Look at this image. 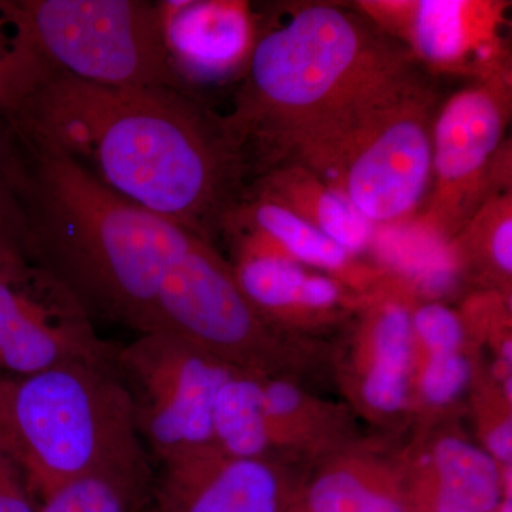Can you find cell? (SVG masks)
Listing matches in <instances>:
<instances>
[{"mask_svg":"<svg viewBox=\"0 0 512 512\" xmlns=\"http://www.w3.org/2000/svg\"><path fill=\"white\" fill-rule=\"evenodd\" d=\"M286 512H416L407 488L382 467L353 461L330 466L302 493L291 498Z\"/></svg>","mask_w":512,"mask_h":512,"instance_id":"cell-18","label":"cell"},{"mask_svg":"<svg viewBox=\"0 0 512 512\" xmlns=\"http://www.w3.org/2000/svg\"><path fill=\"white\" fill-rule=\"evenodd\" d=\"M153 490L110 474L64 481L37 500V512H141Z\"/></svg>","mask_w":512,"mask_h":512,"instance_id":"cell-21","label":"cell"},{"mask_svg":"<svg viewBox=\"0 0 512 512\" xmlns=\"http://www.w3.org/2000/svg\"><path fill=\"white\" fill-rule=\"evenodd\" d=\"M458 271L471 272L510 292L512 276V190L500 192L450 241Z\"/></svg>","mask_w":512,"mask_h":512,"instance_id":"cell-20","label":"cell"},{"mask_svg":"<svg viewBox=\"0 0 512 512\" xmlns=\"http://www.w3.org/2000/svg\"><path fill=\"white\" fill-rule=\"evenodd\" d=\"M116 350L59 279L22 254L0 256V370L6 376L103 362Z\"/></svg>","mask_w":512,"mask_h":512,"instance_id":"cell-9","label":"cell"},{"mask_svg":"<svg viewBox=\"0 0 512 512\" xmlns=\"http://www.w3.org/2000/svg\"><path fill=\"white\" fill-rule=\"evenodd\" d=\"M237 259L231 265L239 291L256 315L266 319H302L329 315L349 302L342 282L312 271L282 255L234 244Z\"/></svg>","mask_w":512,"mask_h":512,"instance_id":"cell-15","label":"cell"},{"mask_svg":"<svg viewBox=\"0 0 512 512\" xmlns=\"http://www.w3.org/2000/svg\"><path fill=\"white\" fill-rule=\"evenodd\" d=\"M414 296L403 286L370 295L362 326L360 397L373 412L390 416L404 409L413 362Z\"/></svg>","mask_w":512,"mask_h":512,"instance_id":"cell-14","label":"cell"},{"mask_svg":"<svg viewBox=\"0 0 512 512\" xmlns=\"http://www.w3.org/2000/svg\"><path fill=\"white\" fill-rule=\"evenodd\" d=\"M53 73L0 0V123Z\"/></svg>","mask_w":512,"mask_h":512,"instance_id":"cell-22","label":"cell"},{"mask_svg":"<svg viewBox=\"0 0 512 512\" xmlns=\"http://www.w3.org/2000/svg\"><path fill=\"white\" fill-rule=\"evenodd\" d=\"M222 234L232 244L285 256L305 268L333 276L355 291H370L382 282V269L376 271L360 264L359 256L350 254L291 211L248 190L222 221Z\"/></svg>","mask_w":512,"mask_h":512,"instance_id":"cell-13","label":"cell"},{"mask_svg":"<svg viewBox=\"0 0 512 512\" xmlns=\"http://www.w3.org/2000/svg\"><path fill=\"white\" fill-rule=\"evenodd\" d=\"M5 121L211 244L248 187L221 116L185 90L117 89L53 73Z\"/></svg>","mask_w":512,"mask_h":512,"instance_id":"cell-2","label":"cell"},{"mask_svg":"<svg viewBox=\"0 0 512 512\" xmlns=\"http://www.w3.org/2000/svg\"><path fill=\"white\" fill-rule=\"evenodd\" d=\"M248 191L276 202L355 256L375 245L377 228L308 167L285 163L252 181Z\"/></svg>","mask_w":512,"mask_h":512,"instance_id":"cell-17","label":"cell"},{"mask_svg":"<svg viewBox=\"0 0 512 512\" xmlns=\"http://www.w3.org/2000/svg\"><path fill=\"white\" fill-rule=\"evenodd\" d=\"M0 446L25 474L36 500L93 473L154 487L114 357L0 377Z\"/></svg>","mask_w":512,"mask_h":512,"instance_id":"cell-4","label":"cell"},{"mask_svg":"<svg viewBox=\"0 0 512 512\" xmlns=\"http://www.w3.org/2000/svg\"><path fill=\"white\" fill-rule=\"evenodd\" d=\"M353 8L436 74L473 82L511 73L503 30L507 3L494 0H360Z\"/></svg>","mask_w":512,"mask_h":512,"instance_id":"cell-10","label":"cell"},{"mask_svg":"<svg viewBox=\"0 0 512 512\" xmlns=\"http://www.w3.org/2000/svg\"><path fill=\"white\" fill-rule=\"evenodd\" d=\"M416 512H495L505 491L503 468L461 437L437 441L429 476L407 488Z\"/></svg>","mask_w":512,"mask_h":512,"instance_id":"cell-16","label":"cell"},{"mask_svg":"<svg viewBox=\"0 0 512 512\" xmlns=\"http://www.w3.org/2000/svg\"><path fill=\"white\" fill-rule=\"evenodd\" d=\"M26 225L18 198L0 165V256L22 254Z\"/></svg>","mask_w":512,"mask_h":512,"instance_id":"cell-25","label":"cell"},{"mask_svg":"<svg viewBox=\"0 0 512 512\" xmlns=\"http://www.w3.org/2000/svg\"><path fill=\"white\" fill-rule=\"evenodd\" d=\"M471 375L473 369L463 350L427 355L419 376L421 396L430 406H447L467 389Z\"/></svg>","mask_w":512,"mask_h":512,"instance_id":"cell-24","label":"cell"},{"mask_svg":"<svg viewBox=\"0 0 512 512\" xmlns=\"http://www.w3.org/2000/svg\"><path fill=\"white\" fill-rule=\"evenodd\" d=\"M437 109L424 80L370 111L305 167L377 229L409 224L429 197Z\"/></svg>","mask_w":512,"mask_h":512,"instance_id":"cell-6","label":"cell"},{"mask_svg":"<svg viewBox=\"0 0 512 512\" xmlns=\"http://www.w3.org/2000/svg\"><path fill=\"white\" fill-rule=\"evenodd\" d=\"M160 8L171 69L187 89L244 76L259 32L248 3L170 0Z\"/></svg>","mask_w":512,"mask_h":512,"instance_id":"cell-12","label":"cell"},{"mask_svg":"<svg viewBox=\"0 0 512 512\" xmlns=\"http://www.w3.org/2000/svg\"><path fill=\"white\" fill-rule=\"evenodd\" d=\"M485 451L497 461L498 466H511L512 426L511 417H505L500 423L488 429L485 434Z\"/></svg>","mask_w":512,"mask_h":512,"instance_id":"cell-27","label":"cell"},{"mask_svg":"<svg viewBox=\"0 0 512 512\" xmlns=\"http://www.w3.org/2000/svg\"><path fill=\"white\" fill-rule=\"evenodd\" d=\"M114 367L130 399L138 436L163 464L215 451L212 412L238 367L190 340L148 333L117 348Z\"/></svg>","mask_w":512,"mask_h":512,"instance_id":"cell-8","label":"cell"},{"mask_svg":"<svg viewBox=\"0 0 512 512\" xmlns=\"http://www.w3.org/2000/svg\"><path fill=\"white\" fill-rule=\"evenodd\" d=\"M412 330L414 348L427 355L458 352L466 340V323L460 313L440 302L413 303Z\"/></svg>","mask_w":512,"mask_h":512,"instance_id":"cell-23","label":"cell"},{"mask_svg":"<svg viewBox=\"0 0 512 512\" xmlns=\"http://www.w3.org/2000/svg\"><path fill=\"white\" fill-rule=\"evenodd\" d=\"M512 76L458 90L437 109L429 197L414 218L450 244L484 202L511 188Z\"/></svg>","mask_w":512,"mask_h":512,"instance_id":"cell-7","label":"cell"},{"mask_svg":"<svg viewBox=\"0 0 512 512\" xmlns=\"http://www.w3.org/2000/svg\"><path fill=\"white\" fill-rule=\"evenodd\" d=\"M0 512H37V500L18 464L0 446Z\"/></svg>","mask_w":512,"mask_h":512,"instance_id":"cell-26","label":"cell"},{"mask_svg":"<svg viewBox=\"0 0 512 512\" xmlns=\"http://www.w3.org/2000/svg\"><path fill=\"white\" fill-rule=\"evenodd\" d=\"M141 512H160V511H157L156 508H151V510H143Z\"/></svg>","mask_w":512,"mask_h":512,"instance_id":"cell-28","label":"cell"},{"mask_svg":"<svg viewBox=\"0 0 512 512\" xmlns=\"http://www.w3.org/2000/svg\"><path fill=\"white\" fill-rule=\"evenodd\" d=\"M222 124L254 180L308 165L386 101L421 82L416 60L353 6L311 2L259 30Z\"/></svg>","mask_w":512,"mask_h":512,"instance_id":"cell-3","label":"cell"},{"mask_svg":"<svg viewBox=\"0 0 512 512\" xmlns=\"http://www.w3.org/2000/svg\"><path fill=\"white\" fill-rule=\"evenodd\" d=\"M153 498L160 512H286L292 497L268 458L207 451L163 464Z\"/></svg>","mask_w":512,"mask_h":512,"instance_id":"cell-11","label":"cell"},{"mask_svg":"<svg viewBox=\"0 0 512 512\" xmlns=\"http://www.w3.org/2000/svg\"><path fill=\"white\" fill-rule=\"evenodd\" d=\"M56 73L117 89L185 90L171 69L160 2L2 0Z\"/></svg>","mask_w":512,"mask_h":512,"instance_id":"cell-5","label":"cell"},{"mask_svg":"<svg viewBox=\"0 0 512 512\" xmlns=\"http://www.w3.org/2000/svg\"><path fill=\"white\" fill-rule=\"evenodd\" d=\"M215 451L232 458H268L274 446L262 402V376L238 370L222 384L212 412Z\"/></svg>","mask_w":512,"mask_h":512,"instance_id":"cell-19","label":"cell"},{"mask_svg":"<svg viewBox=\"0 0 512 512\" xmlns=\"http://www.w3.org/2000/svg\"><path fill=\"white\" fill-rule=\"evenodd\" d=\"M0 163L25 217L23 256L93 320L180 336L225 359L254 345L261 323L210 241L124 200L12 124Z\"/></svg>","mask_w":512,"mask_h":512,"instance_id":"cell-1","label":"cell"}]
</instances>
